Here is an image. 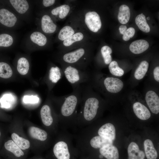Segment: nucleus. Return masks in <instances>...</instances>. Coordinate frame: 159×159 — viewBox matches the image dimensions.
I'll return each instance as SVG.
<instances>
[{
	"label": "nucleus",
	"mask_w": 159,
	"mask_h": 159,
	"mask_svg": "<svg viewBox=\"0 0 159 159\" xmlns=\"http://www.w3.org/2000/svg\"><path fill=\"white\" fill-rule=\"evenodd\" d=\"M108 68L110 73L114 75L120 77L124 74L123 69L119 67L117 62L115 61L111 62Z\"/></svg>",
	"instance_id": "33"
},
{
	"label": "nucleus",
	"mask_w": 159,
	"mask_h": 159,
	"mask_svg": "<svg viewBox=\"0 0 159 159\" xmlns=\"http://www.w3.org/2000/svg\"><path fill=\"white\" fill-rule=\"evenodd\" d=\"M4 146L6 149L17 157H20L24 155L23 152L13 140H9L6 142Z\"/></svg>",
	"instance_id": "24"
},
{
	"label": "nucleus",
	"mask_w": 159,
	"mask_h": 159,
	"mask_svg": "<svg viewBox=\"0 0 159 159\" xmlns=\"http://www.w3.org/2000/svg\"><path fill=\"white\" fill-rule=\"evenodd\" d=\"M30 39L33 42L40 46H44L47 42L46 37L39 32H33L30 36Z\"/></svg>",
	"instance_id": "29"
},
{
	"label": "nucleus",
	"mask_w": 159,
	"mask_h": 159,
	"mask_svg": "<svg viewBox=\"0 0 159 159\" xmlns=\"http://www.w3.org/2000/svg\"><path fill=\"white\" fill-rule=\"evenodd\" d=\"M41 28L44 32L50 34L55 32L57 26L49 15H44L41 19Z\"/></svg>",
	"instance_id": "17"
},
{
	"label": "nucleus",
	"mask_w": 159,
	"mask_h": 159,
	"mask_svg": "<svg viewBox=\"0 0 159 159\" xmlns=\"http://www.w3.org/2000/svg\"></svg>",
	"instance_id": "43"
},
{
	"label": "nucleus",
	"mask_w": 159,
	"mask_h": 159,
	"mask_svg": "<svg viewBox=\"0 0 159 159\" xmlns=\"http://www.w3.org/2000/svg\"><path fill=\"white\" fill-rule=\"evenodd\" d=\"M100 154L106 159H119V153L117 148L112 145H108L99 149Z\"/></svg>",
	"instance_id": "14"
},
{
	"label": "nucleus",
	"mask_w": 159,
	"mask_h": 159,
	"mask_svg": "<svg viewBox=\"0 0 159 159\" xmlns=\"http://www.w3.org/2000/svg\"><path fill=\"white\" fill-rule=\"evenodd\" d=\"M135 22L138 28L142 31L145 33L150 32V27L147 22L145 15L143 13L136 16Z\"/></svg>",
	"instance_id": "26"
},
{
	"label": "nucleus",
	"mask_w": 159,
	"mask_h": 159,
	"mask_svg": "<svg viewBox=\"0 0 159 159\" xmlns=\"http://www.w3.org/2000/svg\"><path fill=\"white\" fill-rule=\"evenodd\" d=\"M13 41V38L10 35L6 34H0V47H9Z\"/></svg>",
	"instance_id": "34"
},
{
	"label": "nucleus",
	"mask_w": 159,
	"mask_h": 159,
	"mask_svg": "<svg viewBox=\"0 0 159 159\" xmlns=\"http://www.w3.org/2000/svg\"><path fill=\"white\" fill-rule=\"evenodd\" d=\"M135 33V29L132 27H130L127 29L123 34L122 39L125 41L129 40L130 38L132 37Z\"/></svg>",
	"instance_id": "35"
},
{
	"label": "nucleus",
	"mask_w": 159,
	"mask_h": 159,
	"mask_svg": "<svg viewBox=\"0 0 159 159\" xmlns=\"http://www.w3.org/2000/svg\"><path fill=\"white\" fill-rule=\"evenodd\" d=\"M17 21L15 15L9 10L5 9H0V22L9 27L13 26Z\"/></svg>",
	"instance_id": "13"
},
{
	"label": "nucleus",
	"mask_w": 159,
	"mask_h": 159,
	"mask_svg": "<svg viewBox=\"0 0 159 159\" xmlns=\"http://www.w3.org/2000/svg\"><path fill=\"white\" fill-rule=\"evenodd\" d=\"M145 99L147 104L152 112L158 114L159 112V97L153 91H148L146 93Z\"/></svg>",
	"instance_id": "9"
},
{
	"label": "nucleus",
	"mask_w": 159,
	"mask_h": 159,
	"mask_svg": "<svg viewBox=\"0 0 159 159\" xmlns=\"http://www.w3.org/2000/svg\"><path fill=\"white\" fill-rule=\"evenodd\" d=\"M29 66V62L26 58L21 57L18 60L17 70L21 74L25 75L28 72Z\"/></svg>",
	"instance_id": "30"
},
{
	"label": "nucleus",
	"mask_w": 159,
	"mask_h": 159,
	"mask_svg": "<svg viewBox=\"0 0 159 159\" xmlns=\"http://www.w3.org/2000/svg\"><path fill=\"white\" fill-rule=\"evenodd\" d=\"M90 56L87 43L71 51L61 53L60 62L61 64L69 65L83 70H87Z\"/></svg>",
	"instance_id": "3"
},
{
	"label": "nucleus",
	"mask_w": 159,
	"mask_h": 159,
	"mask_svg": "<svg viewBox=\"0 0 159 159\" xmlns=\"http://www.w3.org/2000/svg\"><path fill=\"white\" fill-rule=\"evenodd\" d=\"M129 159H144V152L140 150L138 145L134 142H131L127 148Z\"/></svg>",
	"instance_id": "19"
},
{
	"label": "nucleus",
	"mask_w": 159,
	"mask_h": 159,
	"mask_svg": "<svg viewBox=\"0 0 159 159\" xmlns=\"http://www.w3.org/2000/svg\"><path fill=\"white\" fill-rule=\"evenodd\" d=\"M61 68L67 80L73 89L79 87L82 83L89 82L90 76L87 70H83L68 64H61Z\"/></svg>",
	"instance_id": "5"
},
{
	"label": "nucleus",
	"mask_w": 159,
	"mask_h": 159,
	"mask_svg": "<svg viewBox=\"0 0 159 159\" xmlns=\"http://www.w3.org/2000/svg\"><path fill=\"white\" fill-rule=\"evenodd\" d=\"M80 29L62 42L61 53L71 51L87 43V34L85 31Z\"/></svg>",
	"instance_id": "6"
},
{
	"label": "nucleus",
	"mask_w": 159,
	"mask_h": 159,
	"mask_svg": "<svg viewBox=\"0 0 159 159\" xmlns=\"http://www.w3.org/2000/svg\"><path fill=\"white\" fill-rule=\"evenodd\" d=\"M13 140L22 150L28 149L30 146V143L27 140L19 136L15 133H13L11 135Z\"/></svg>",
	"instance_id": "27"
},
{
	"label": "nucleus",
	"mask_w": 159,
	"mask_h": 159,
	"mask_svg": "<svg viewBox=\"0 0 159 159\" xmlns=\"http://www.w3.org/2000/svg\"><path fill=\"white\" fill-rule=\"evenodd\" d=\"M127 29V26L126 25H122L120 26L119 28L120 33L123 34Z\"/></svg>",
	"instance_id": "39"
},
{
	"label": "nucleus",
	"mask_w": 159,
	"mask_h": 159,
	"mask_svg": "<svg viewBox=\"0 0 159 159\" xmlns=\"http://www.w3.org/2000/svg\"><path fill=\"white\" fill-rule=\"evenodd\" d=\"M64 75L62 68L55 66L50 68L48 74V79L53 84H55L60 80Z\"/></svg>",
	"instance_id": "21"
},
{
	"label": "nucleus",
	"mask_w": 159,
	"mask_h": 159,
	"mask_svg": "<svg viewBox=\"0 0 159 159\" xmlns=\"http://www.w3.org/2000/svg\"><path fill=\"white\" fill-rule=\"evenodd\" d=\"M144 145L145 153L147 159H156L158 153L152 141L149 139H146L144 141Z\"/></svg>",
	"instance_id": "22"
},
{
	"label": "nucleus",
	"mask_w": 159,
	"mask_h": 159,
	"mask_svg": "<svg viewBox=\"0 0 159 159\" xmlns=\"http://www.w3.org/2000/svg\"><path fill=\"white\" fill-rule=\"evenodd\" d=\"M9 1L14 8L20 14L25 13L29 9V5L26 0H10Z\"/></svg>",
	"instance_id": "25"
},
{
	"label": "nucleus",
	"mask_w": 159,
	"mask_h": 159,
	"mask_svg": "<svg viewBox=\"0 0 159 159\" xmlns=\"http://www.w3.org/2000/svg\"><path fill=\"white\" fill-rule=\"evenodd\" d=\"M39 101V98L36 96L25 95L23 98V101L25 103L35 104Z\"/></svg>",
	"instance_id": "36"
},
{
	"label": "nucleus",
	"mask_w": 159,
	"mask_h": 159,
	"mask_svg": "<svg viewBox=\"0 0 159 159\" xmlns=\"http://www.w3.org/2000/svg\"><path fill=\"white\" fill-rule=\"evenodd\" d=\"M112 51L108 46L105 45L102 47L100 50V52L103 58L104 63L106 64H109L111 62L112 58L111 54Z\"/></svg>",
	"instance_id": "32"
},
{
	"label": "nucleus",
	"mask_w": 159,
	"mask_h": 159,
	"mask_svg": "<svg viewBox=\"0 0 159 159\" xmlns=\"http://www.w3.org/2000/svg\"><path fill=\"white\" fill-rule=\"evenodd\" d=\"M147 19L148 20H149L150 19V18L149 17H148L147 18Z\"/></svg>",
	"instance_id": "41"
},
{
	"label": "nucleus",
	"mask_w": 159,
	"mask_h": 159,
	"mask_svg": "<svg viewBox=\"0 0 159 159\" xmlns=\"http://www.w3.org/2000/svg\"><path fill=\"white\" fill-rule=\"evenodd\" d=\"M68 24L64 26L59 31L58 35V39L62 42L70 37L80 29H78V24Z\"/></svg>",
	"instance_id": "12"
},
{
	"label": "nucleus",
	"mask_w": 159,
	"mask_h": 159,
	"mask_svg": "<svg viewBox=\"0 0 159 159\" xmlns=\"http://www.w3.org/2000/svg\"><path fill=\"white\" fill-rule=\"evenodd\" d=\"M149 46V44L147 41L140 39L132 42L130 45L129 49L133 53L138 54L146 51Z\"/></svg>",
	"instance_id": "16"
},
{
	"label": "nucleus",
	"mask_w": 159,
	"mask_h": 159,
	"mask_svg": "<svg viewBox=\"0 0 159 159\" xmlns=\"http://www.w3.org/2000/svg\"><path fill=\"white\" fill-rule=\"evenodd\" d=\"M80 109L77 117V126L79 129L91 124L97 117L100 107L99 99L94 95L90 85H82Z\"/></svg>",
	"instance_id": "2"
},
{
	"label": "nucleus",
	"mask_w": 159,
	"mask_h": 159,
	"mask_svg": "<svg viewBox=\"0 0 159 159\" xmlns=\"http://www.w3.org/2000/svg\"><path fill=\"white\" fill-rule=\"evenodd\" d=\"M98 135L108 138L112 141L115 138V129L114 125L110 123H107L100 127L97 131Z\"/></svg>",
	"instance_id": "11"
},
{
	"label": "nucleus",
	"mask_w": 159,
	"mask_h": 159,
	"mask_svg": "<svg viewBox=\"0 0 159 159\" xmlns=\"http://www.w3.org/2000/svg\"><path fill=\"white\" fill-rule=\"evenodd\" d=\"M134 112L139 119L145 120L149 119L151 116L150 111L144 105L138 102L135 103L133 105Z\"/></svg>",
	"instance_id": "15"
},
{
	"label": "nucleus",
	"mask_w": 159,
	"mask_h": 159,
	"mask_svg": "<svg viewBox=\"0 0 159 159\" xmlns=\"http://www.w3.org/2000/svg\"><path fill=\"white\" fill-rule=\"evenodd\" d=\"M1 132L0 131V136H1Z\"/></svg>",
	"instance_id": "42"
},
{
	"label": "nucleus",
	"mask_w": 159,
	"mask_h": 159,
	"mask_svg": "<svg viewBox=\"0 0 159 159\" xmlns=\"http://www.w3.org/2000/svg\"><path fill=\"white\" fill-rule=\"evenodd\" d=\"M13 72L10 66L4 62H0V77L7 79L12 75Z\"/></svg>",
	"instance_id": "31"
},
{
	"label": "nucleus",
	"mask_w": 159,
	"mask_h": 159,
	"mask_svg": "<svg viewBox=\"0 0 159 159\" xmlns=\"http://www.w3.org/2000/svg\"><path fill=\"white\" fill-rule=\"evenodd\" d=\"M130 16V9L127 5L123 4L119 8L117 19L119 22L122 24H125L129 21Z\"/></svg>",
	"instance_id": "23"
},
{
	"label": "nucleus",
	"mask_w": 159,
	"mask_h": 159,
	"mask_svg": "<svg viewBox=\"0 0 159 159\" xmlns=\"http://www.w3.org/2000/svg\"><path fill=\"white\" fill-rule=\"evenodd\" d=\"M54 0H44L43 1V4L45 7H49L53 5L55 3Z\"/></svg>",
	"instance_id": "38"
},
{
	"label": "nucleus",
	"mask_w": 159,
	"mask_h": 159,
	"mask_svg": "<svg viewBox=\"0 0 159 159\" xmlns=\"http://www.w3.org/2000/svg\"><path fill=\"white\" fill-rule=\"evenodd\" d=\"M99 157L100 159H102L103 158H104V157L102 155L100 154L99 155Z\"/></svg>",
	"instance_id": "40"
},
{
	"label": "nucleus",
	"mask_w": 159,
	"mask_h": 159,
	"mask_svg": "<svg viewBox=\"0 0 159 159\" xmlns=\"http://www.w3.org/2000/svg\"><path fill=\"white\" fill-rule=\"evenodd\" d=\"M81 17V23L86 30L96 33L101 28L102 24L100 17L96 12L86 11Z\"/></svg>",
	"instance_id": "7"
},
{
	"label": "nucleus",
	"mask_w": 159,
	"mask_h": 159,
	"mask_svg": "<svg viewBox=\"0 0 159 159\" xmlns=\"http://www.w3.org/2000/svg\"><path fill=\"white\" fill-rule=\"evenodd\" d=\"M40 114L42 123L47 127H51L54 123V118L50 106L45 104L42 107Z\"/></svg>",
	"instance_id": "10"
},
{
	"label": "nucleus",
	"mask_w": 159,
	"mask_h": 159,
	"mask_svg": "<svg viewBox=\"0 0 159 159\" xmlns=\"http://www.w3.org/2000/svg\"><path fill=\"white\" fill-rule=\"evenodd\" d=\"M148 67L149 64L146 61H143L141 62L135 71V78L138 80L143 79L145 75Z\"/></svg>",
	"instance_id": "28"
},
{
	"label": "nucleus",
	"mask_w": 159,
	"mask_h": 159,
	"mask_svg": "<svg viewBox=\"0 0 159 159\" xmlns=\"http://www.w3.org/2000/svg\"><path fill=\"white\" fill-rule=\"evenodd\" d=\"M73 90L70 93L59 97L58 100L57 115L61 130H77V109L82 97V85Z\"/></svg>",
	"instance_id": "1"
},
{
	"label": "nucleus",
	"mask_w": 159,
	"mask_h": 159,
	"mask_svg": "<svg viewBox=\"0 0 159 159\" xmlns=\"http://www.w3.org/2000/svg\"><path fill=\"white\" fill-rule=\"evenodd\" d=\"M153 75L155 79L157 82H159V67H155L153 70Z\"/></svg>",
	"instance_id": "37"
},
{
	"label": "nucleus",
	"mask_w": 159,
	"mask_h": 159,
	"mask_svg": "<svg viewBox=\"0 0 159 159\" xmlns=\"http://www.w3.org/2000/svg\"><path fill=\"white\" fill-rule=\"evenodd\" d=\"M103 84L105 89L108 92L113 93L119 92L123 87V83L121 80L111 77L105 78L103 81Z\"/></svg>",
	"instance_id": "8"
},
{
	"label": "nucleus",
	"mask_w": 159,
	"mask_h": 159,
	"mask_svg": "<svg viewBox=\"0 0 159 159\" xmlns=\"http://www.w3.org/2000/svg\"><path fill=\"white\" fill-rule=\"evenodd\" d=\"M72 9L71 5L69 4H65L52 9L51 14L57 16L60 19H64L69 14Z\"/></svg>",
	"instance_id": "18"
},
{
	"label": "nucleus",
	"mask_w": 159,
	"mask_h": 159,
	"mask_svg": "<svg viewBox=\"0 0 159 159\" xmlns=\"http://www.w3.org/2000/svg\"><path fill=\"white\" fill-rule=\"evenodd\" d=\"M72 134L67 130H61L53 148L57 159H70L71 151L74 149Z\"/></svg>",
	"instance_id": "4"
},
{
	"label": "nucleus",
	"mask_w": 159,
	"mask_h": 159,
	"mask_svg": "<svg viewBox=\"0 0 159 159\" xmlns=\"http://www.w3.org/2000/svg\"><path fill=\"white\" fill-rule=\"evenodd\" d=\"M28 132L32 138L40 141H46L48 138V134L46 131L37 127H30Z\"/></svg>",
	"instance_id": "20"
}]
</instances>
